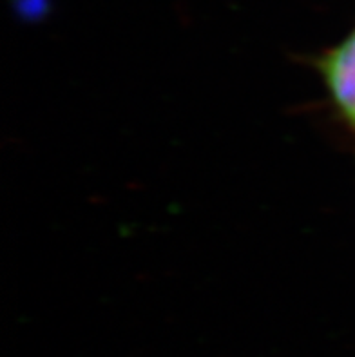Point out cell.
<instances>
[{"label": "cell", "mask_w": 355, "mask_h": 357, "mask_svg": "<svg viewBox=\"0 0 355 357\" xmlns=\"http://www.w3.org/2000/svg\"><path fill=\"white\" fill-rule=\"evenodd\" d=\"M338 118L355 140V27L315 60Z\"/></svg>", "instance_id": "obj_1"}]
</instances>
